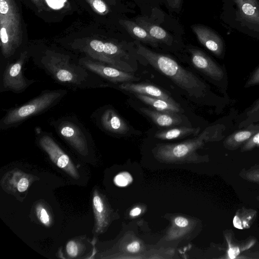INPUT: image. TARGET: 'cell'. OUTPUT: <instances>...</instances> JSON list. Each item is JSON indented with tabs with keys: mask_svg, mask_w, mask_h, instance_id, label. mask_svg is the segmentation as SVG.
Masks as SVG:
<instances>
[{
	"mask_svg": "<svg viewBox=\"0 0 259 259\" xmlns=\"http://www.w3.org/2000/svg\"><path fill=\"white\" fill-rule=\"evenodd\" d=\"M137 52L149 64L167 76L190 96L201 98L205 95L207 90V85L172 58L153 52L141 44L137 46Z\"/></svg>",
	"mask_w": 259,
	"mask_h": 259,
	"instance_id": "7a4b0ae2",
	"label": "cell"
},
{
	"mask_svg": "<svg viewBox=\"0 0 259 259\" xmlns=\"http://www.w3.org/2000/svg\"><path fill=\"white\" fill-rule=\"evenodd\" d=\"M140 110L160 126H172L179 125L182 122L181 116L177 113L162 112L146 108H141Z\"/></svg>",
	"mask_w": 259,
	"mask_h": 259,
	"instance_id": "2e32d148",
	"label": "cell"
},
{
	"mask_svg": "<svg viewBox=\"0 0 259 259\" xmlns=\"http://www.w3.org/2000/svg\"><path fill=\"white\" fill-rule=\"evenodd\" d=\"M78 62L84 67L111 83H122L139 80L138 77L130 72L116 68L87 56L80 58L78 59Z\"/></svg>",
	"mask_w": 259,
	"mask_h": 259,
	"instance_id": "9c48e42d",
	"label": "cell"
},
{
	"mask_svg": "<svg viewBox=\"0 0 259 259\" xmlns=\"http://www.w3.org/2000/svg\"><path fill=\"white\" fill-rule=\"evenodd\" d=\"M60 1H61V0H60ZM65 1V0H61V1H63V2Z\"/></svg>",
	"mask_w": 259,
	"mask_h": 259,
	"instance_id": "60d3db41",
	"label": "cell"
},
{
	"mask_svg": "<svg viewBox=\"0 0 259 259\" xmlns=\"http://www.w3.org/2000/svg\"><path fill=\"white\" fill-rule=\"evenodd\" d=\"M134 94L138 99L154 108L156 110L177 113L181 111L180 106L178 103H173L162 99L154 98L144 95Z\"/></svg>",
	"mask_w": 259,
	"mask_h": 259,
	"instance_id": "ffe728a7",
	"label": "cell"
},
{
	"mask_svg": "<svg viewBox=\"0 0 259 259\" xmlns=\"http://www.w3.org/2000/svg\"><path fill=\"white\" fill-rule=\"evenodd\" d=\"M29 185V181L27 178H22L17 184V189L19 192L27 190Z\"/></svg>",
	"mask_w": 259,
	"mask_h": 259,
	"instance_id": "1f68e13d",
	"label": "cell"
},
{
	"mask_svg": "<svg viewBox=\"0 0 259 259\" xmlns=\"http://www.w3.org/2000/svg\"><path fill=\"white\" fill-rule=\"evenodd\" d=\"M140 249V244L138 241H133L127 245L126 249L131 253L138 252Z\"/></svg>",
	"mask_w": 259,
	"mask_h": 259,
	"instance_id": "836d02e7",
	"label": "cell"
},
{
	"mask_svg": "<svg viewBox=\"0 0 259 259\" xmlns=\"http://www.w3.org/2000/svg\"><path fill=\"white\" fill-rule=\"evenodd\" d=\"M191 61L197 69L211 78L220 80L224 76L222 68L214 62L208 56L197 49H190Z\"/></svg>",
	"mask_w": 259,
	"mask_h": 259,
	"instance_id": "7c38bea8",
	"label": "cell"
},
{
	"mask_svg": "<svg viewBox=\"0 0 259 259\" xmlns=\"http://www.w3.org/2000/svg\"><path fill=\"white\" fill-rule=\"evenodd\" d=\"M232 230H226L224 235L228 244L226 258H236L241 252L250 248L255 242L254 238L248 239L243 241H237L234 238Z\"/></svg>",
	"mask_w": 259,
	"mask_h": 259,
	"instance_id": "ac0fdd59",
	"label": "cell"
},
{
	"mask_svg": "<svg viewBox=\"0 0 259 259\" xmlns=\"http://www.w3.org/2000/svg\"><path fill=\"white\" fill-rule=\"evenodd\" d=\"M65 89L45 90L29 101L8 109L0 120V130L16 127L29 118L41 114L58 104L67 94Z\"/></svg>",
	"mask_w": 259,
	"mask_h": 259,
	"instance_id": "277c9868",
	"label": "cell"
},
{
	"mask_svg": "<svg viewBox=\"0 0 259 259\" xmlns=\"http://www.w3.org/2000/svg\"><path fill=\"white\" fill-rule=\"evenodd\" d=\"M93 208L95 220V231L102 233L108 225V211L106 204L97 191H95L92 199Z\"/></svg>",
	"mask_w": 259,
	"mask_h": 259,
	"instance_id": "e0dca14e",
	"label": "cell"
},
{
	"mask_svg": "<svg viewBox=\"0 0 259 259\" xmlns=\"http://www.w3.org/2000/svg\"><path fill=\"white\" fill-rule=\"evenodd\" d=\"M97 13L105 15L108 13L109 8L103 0H85Z\"/></svg>",
	"mask_w": 259,
	"mask_h": 259,
	"instance_id": "4316f807",
	"label": "cell"
},
{
	"mask_svg": "<svg viewBox=\"0 0 259 259\" xmlns=\"http://www.w3.org/2000/svg\"><path fill=\"white\" fill-rule=\"evenodd\" d=\"M112 5H115V0H108Z\"/></svg>",
	"mask_w": 259,
	"mask_h": 259,
	"instance_id": "f35d334b",
	"label": "cell"
},
{
	"mask_svg": "<svg viewBox=\"0 0 259 259\" xmlns=\"http://www.w3.org/2000/svg\"><path fill=\"white\" fill-rule=\"evenodd\" d=\"M56 133L80 155L87 156L91 151L90 133L75 115L62 116L50 122Z\"/></svg>",
	"mask_w": 259,
	"mask_h": 259,
	"instance_id": "5b68a950",
	"label": "cell"
},
{
	"mask_svg": "<svg viewBox=\"0 0 259 259\" xmlns=\"http://www.w3.org/2000/svg\"><path fill=\"white\" fill-rule=\"evenodd\" d=\"M20 13L15 0H0L1 50L3 62H11L20 55L18 52L23 42Z\"/></svg>",
	"mask_w": 259,
	"mask_h": 259,
	"instance_id": "3957f363",
	"label": "cell"
},
{
	"mask_svg": "<svg viewBox=\"0 0 259 259\" xmlns=\"http://www.w3.org/2000/svg\"><path fill=\"white\" fill-rule=\"evenodd\" d=\"M256 200L259 202V195L256 197Z\"/></svg>",
	"mask_w": 259,
	"mask_h": 259,
	"instance_id": "ab89813d",
	"label": "cell"
},
{
	"mask_svg": "<svg viewBox=\"0 0 259 259\" xmlns=\"http://www.w3.org/2000/svg\"><path fill=\"white\" fill-rule=\"evenodd\" d=\"M136 23L144 28L156 41L170 44L172 37L169 33L161 27L155 25L143 18H138Z\"/></svg>",
	"mask_w": 259,
	"mask_h": 259,
	"instance_id": "7402d4cb",
	"label": "cell"
},
{
	"mask_svg": "<svg viewBox=\"0 0 259 259\" xmlns=\"http://www.w3.org/2000/svg\"><path fill=\"white\" fill-rule=\"evenodd\" d=\"M30 57V51L25 50L17 58L1 66V93H21L36 81L34 79L28 78L23 72V68Z\"/></svg>",
	"mask_w": 259,
	"mask_h": 259,
	"instance_id": "8992f818",
	"label": "cell"
},
{
	"mask_svg": "<svg viewBox=\"0 0 259 259\" xmlns=\"http://www.w3.org/2000/svg\"><path fill=\"white\" fill-rule=\"evenodd\" d=\"M257 216L256 210L242 207L238 209L234 217L233 224L240 230L248 229L251 227Z\"/></svg>",
	"mask_w": 259,
	"mask_h": 259,
	"instance_id": "44dd1931",
	"label": "cell"
},
{
	"mask_svg": "<svg viewBox=\"0 0 259 259\" xmlns=\"http://www.w3.org/2000/svg\"><path fill=\"white\" fill-rule=\"evenodd\" d=\"M259 121V98L251 106L247 111L245 118L240 122L239 127H244L250 124L255 123Z\"/></svg>",
	"mask_w": 259,
	"mask_h": 259,
	"instance_id": "cb8c5ba5",
	"label": "cell"
},
{
	"mask_svg": "<svg viewBox=\"0 0 259 259\" xmlns=\"http://www.w3.org/2000/svg\"><path fill=\"white\" fill-rule=\"evenodd\" d=\"M257 147H259V131L241 146L240 151L247 152Z\"/></svg>",
	"mask_w": 259,
	"mask_h": 259,
	"instance_id": "83f0119b",
	"label": "cell"
},
{
	"mask_svg": "<svg viewBox=\"0 0 259 259\" xmlns=\"http://www.w3.org/2000/svg\"><path fill=\"white\" fill-rule=\"evenodd\" d=\"M258 131L259 124H250L228 136L223 142L224 146L229 150H236Z\"/></svg>",
	"mask_w": 259,
	"mask_h": 259,
	"instance_id": "9a60e30c",
	"label": "cell"
},
{
	"mask_svg": "<svg viewBox=\"0 0 259 259\" xmlns=\"http://www.w3.org/2000/svg\"><path fill=\"white\" fill-rule=\"evenodd\" d=\"M119 22L133 37L153 47L157 46L158 41L137 23L127 20H120Z\"/></svg>",
	"mask_w": 259,
	"mask_h": 259,
	"instance_id": "d6986e66",
	"label": "cell"
},
{
	"mask_svg": "<svg viewBox=\"0 0 259 259\" xmlns=\"http://www.w3.org/2000/svg\"><path fill=\"white\" fill-rule=\"evenodd\" d=\"M66 251L70 257H76L80 252L79 245L75 241L71 240L67 243Z\"/></svg>",
	"mask_w": 259,
	"mask_h": 259,
	"instance_id": "f546056e",
	"label": "cell"
},
{
	"mask_svg": "<svg viewBox=\"0 0 259 259\" xmlns=\"http://www.w3.org/2000/svg\"><path fill=\"white\" fill-rule=\"evenodd\" d=\"M175 224L180 227H185L189 224L187 219L182 217H178L175 219Z\"/></svg>",
	"mask_w": 259,
	"mask_h": 259,
	"instance_id": "e575fe53",
	"label": "cell"
},
{
	"mask_svg": "<svg viewBox=\"0 0 259 259\" xmlns=\"http://www.w3.org/2000/svg\"><path fill=\"white\" fill-rule=\"evenodd\" d=\"M242 179L259 184V164H256L248 168H243L239 173Z\"/></svg>",
	"mask_w": 259,
	"mask_h": 259,
	"instance_id": "d4e9b609",
	"label": "cell"
},
{
	"mask_svg": "<svg viewBox=\"0 0 259 259\" xmlns=\"http://www.w3.org/2000/svg\"><path fill=\"white\" fill-rule=\"evenodd\" d=\"M200 131V127L182 126L172 128L155 133V137L161 140H173L186 137L190 135H197Z\"/></svg>",
	"mask_w": 259,
	"mask_h": 259,
	"instance_id": "603a6c76",
	"label": "cell"
},
{
	"mask_svg": "<svg viewBox=\"0 0 259 259\" xmlns=\"http://www.w3.org/2000/svg\"><path fill=\"white\" fill-rule=\"evenodd\" d=\"M257 84H259V66L250 75L244 87L247 88Z\"/></svg>",
	"mask_w": 259,
	"mask_h": 259,
	"instance_id": "4dcf8cb0",
	"label": "cell"
},
{
	"mask_svg": "<svg viewBox=\"0 0 259 259\" xmlns=\"http://www.w3.org/2000/svg\"><path fill=\"white\" fill-rule=\"evenodd\" d=\"M91 118L99 128L110 134L123 135L129 131L125 121L110 107H102L95 110Z\"/></svg>",
	"mask_w": 259,
	"mask_h": 259,
	"instance_id": "30bf717a",
	"label": "cell"
},
{
	"mask_svg": "<svg viewBox=\"0 0 259 259\" xmlns=\"http://www.w3.org/2000/svg\"><path fill=\"white\" fill-rule=\"evenodd\" d=\"M35 65L57 83L71 89L105 88L102 78L80 65L67 53L46 49L38 54L30 53Z\"/></svg>",
	"mask_w": 259,
	"mask_h": 259,
	"instance_id": "6da1fadb",
	"label": "cell"
},
{
	"mask_svg": "<svg viewBox=\"0 0 259 259\" xmlns=\"http://www.w3.org/2000/svg\"><path fill=\"white\" fill-rule=\"evenodd\" d=\"M173 9H179L182 4V0H164Z\"/></svg>",
	"mask_w": 259,
	"mask_h": 259,
	"instance_id": "8d00e7d4",
	"label": "cell"
},
{
	"mask_svg": "<svg viewBox=\"0 0 259 259\" xmlns=\"http://www.w3.org/2000/svg\"><path fill=\"white\" fill-rule=\"evenodd\" d=\"M132 181V178L129 173L126 172H121L117 175L114 179L115 184L120 187H125L128 185Z\"/></svg>",
	"mask_w": 259,
	"mask_h": 259,
	"instance_id": "f1b7e54d",
	"label": "cell"
},
{
	"mask_svg": "<svg viewBox=\"0 0 259 259\" xmlns=\"http://www.w3.org/2000/svg\"><path fill=\"white\" fill-rule=\"evenodd\" d=\"M34 134L37 144L59 168L74 179L79 177L77 169L66 153L54 139L52 133L35 126Z\"/></svg>",
	"mask_w": 259,
	"mask_h": 259,
	"instance_id": "ba28073f",
	"label": "cell"
},
{
	"mask_svg": "<svg viewBox=\"0 0 259 259\" xmlns=\"http://www.w3.org/2000/svg\"><path fill=\"white\" fill-rule=\"evenodd\" d=\"M50 7L54 9L61 8L63 6V3H61L60 0H45Z\"/></svg>",
	"mask_w": 259,
	"mask_h": 259,
	"instance_id": "d590c367",
	"label": "cell"
},
{
	"mask_svg": "<svg viewBox=\"0 0 259 259\" xmlns=\"http://www.w3.org/2000/svg\"><path fill=\"white\" fill-rule=\"evenodd\" d=\"M118 87L121 90L134 94H139L154 98H160L173 103H177L168 94L160 89L153 85L127 82L120 84Z\"/></svg>",
	"mask_w": 259,
	"mask_h": 259,
	"instance_id": "5bb4252c",
	"label": "cell"
},
{
	"mask_svg": "<svg viewBox=\"0 0 259 259\" xmlns=\"http://www.w3.org/2000/svg\"><path fill=\"white\" fill-rule=\"evenodd\" d=\"M240 18L248 26L259 30L258 0H234Z\"/></svg>",
	"mask_w": 259,
	"mask_h": 259,
	"instance_id": "4fadbf2b",
	"label": "cell"
},
{
	"mask_svg": "<svg viewBox=\"0 0 259 259\" xmlns=\"http://www.w3.org/2000/svg\"><path fill=\"white\" fill-rule=\"evenodd\" d=\"M141 212V209L139 207H135L130 211V215L132 217H135L139 215Z\"/></svg>",
	"mask_w": 259,
	"mask_h": 259,
	"instance_id": "74e56055",
	"label": "cell"
},
{
	"mask_svg": "<svg viewBox=\"0 0 259 259\" xmlns=\"http://www.w3.org/2000/svg\"><path fill=\"white\" fill-rule=\"evenodd\" d=\"M192 29L199 42L218 57L224 53V42L222 37L210 28L203 25H194Z\"/></svg>",
	"mask_w": 259,
	"mask_h": 259,
	"instance_id": "8fae6325",
	"label": "cell"
},
{
	"mask_svg": "<svg viewBox=\"0 0 259 259\" xmlns=\"http://www.w3.org/2000/svg\"><path fill=\"white\" fill-rule=\"evenodd\" d=\"M31 1L36 7L38 12H41L44 11L49 10L46 5L45 0H31Z\"/></svg>",
	"mask_w": 259,
	"mask_h": 259,
	"instance_id": "d6a6232c",
	"label": "cell"
},
{
	"mask_svg": "<svg viewBox=\"0 0 259 259\" xmlns=\"http://www.w3.org/2000/svg\"><path fill=\"white\" fill-rule=\"evenodd\" d=\"M224 129L223 125L219 124L208 127L194 139L179 144L160 146L158 149V154L167 158H183L201 147L205 142L222 140L224 137Z\"/></svg>",
	"mask_w": 259,
	"mask_h": 259,
	"instance_id": "52a82bcc",
	"label": "cell"
},
{
	"mask_svg": "<svg viewBox=\"0 0 259 259\" xmlns=\"http://www.w3.org/2000/svg\"><path fill=\"white\" fill-rule=\"evenodd\" d=\"M35 211L39 221L44 226L50 227L52 219L48 208L42 203H38L35 206Z\"/></svg>",
	"mask_w": 259,
	"mask_h": 259,
	"instance_id": "484cf974",
	"label": "cell"
}]
</instances>
